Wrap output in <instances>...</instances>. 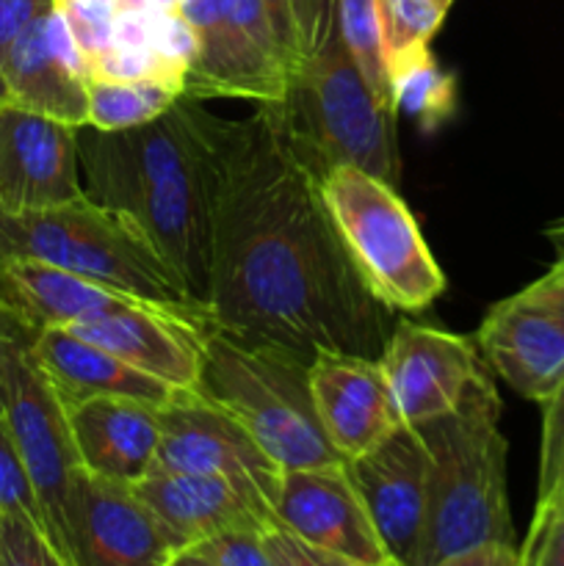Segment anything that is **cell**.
<instances>
[{
    "instance_id": "18",
    "label": "cell",
    "mask_w": 564,
    "mask_h": 566,
    "mask_svg": "<svg viewBox=\"0 0 564 566\" xmlns=\"http://www.w3.org/2000/svg\"><path fill=\"white\" fill-rule=\"evenodd\" d=\"M0 77L9 103L72 127L88 122V66L55 9L11 44Z\"/></svg>"
},
{
    "instance_id": "14",
    "label": "cell",
    "mask_w": 564,
    "mask_h": 566,
    "mask_svg": "<svg viewBox=\"0 0 564 566\" xmlns=\"http://www.w3.org/2000/svg\"><path fill=\"white\" fill-rule=\"evenodd\" d=\"M274 520L318 551L365 566H396L343 464L282 470Z\"/></svg>"
},
{
    "instance_id": "29",
    "label": "cell",
    "mask_w": 564,
    "mask_h": 566,
    "mask_svg": "<svg viewBox=\"0 0 564 566\" xmlns=\"http://www.w3.org/2000/svg\"><path fill=\"white\" fill-rule=\"evenodd\" d=\"M0 509H3V514H9V517L31 520L36 528H42L44 534H48L42 506H39L36 492H33L28 470L25 464H22L20 451H17L14 437H11L3 415H0Z\"/></svg>"
},
{
    "instance_id": "28",
    "label": "cell",
    "mask_w": 564,
    "mask_h": 566,
    "mask_svg": "<svg viewBox=\"0 0 564 566\" xmlns=\"http://www.w3.org/2000/svg\"><path fill=\"white\" fill-rule=\"evenodd\" d=\"M288 72L337 22V0H263Z\"/></svg>"
},
{
    "instance_id": "43",
    "label": "cell",
    "mask_w": 564,
    "mask_h": 566,
    "mask_svg": "<svg viewBox=\"0 0 564 566\" xmlns=\"http://www.w3.org/2000/svg\"><path fill=\"white\" fill-rule=\"evenodd\" d=\"M169 566H177V564H175V562H171V564H169Z\"/></svg>"
},
{
    "instance_id": "25",
    "label": "cell",
    "mask_w": 564,
    "mask_h": 566,
    "mask_svg": "<svg viewBox=\"0 0 564 566\" xmlns=\"http://www.w3.org/2000/svg\"><path fill=\"white\" fill-rule=\"evenodd\" d=\"M182 94L158 81H88V122L97 130H127L158 119Z\"/></svg>"
},
{
    "instance_id": "41",
    "label": "cell",
    "mask_w": 564,
    "mask_h": 566,
    "mask_svg": "<svg viewBox=\"0 0 564 566\" xmlns=\"http://www.w3.org/2000/svg\"><path fill=\"white\" fill-rule=\"evenodd\" d=\"M0 103H6V86H3V77H0Z\"/></svg>"
},
{
    "instance_id": "6",
    "label": "cell",
    "mask_w": 564,
    "mask_h": 566,
    "mask_svg": "<svg viewBox=\"0 0 564 566\" xmlns=\"http://www.w3.org/2000/svg\"><path fill=\"white\" fill-rule=\"evenodd\" d=\"M307 365L291 352L210 326L197 392L238 420L282 470L343 464L315 418Z\"/></svg>"
},
{
    "instance_id": "26",
    "label": "cell",
    "mask_w": 564,
    "mask_h": 566,
    "mask_svg": "<svg viewBox=\"0 0 564 566\" xmlns=\"http://www.w3.org/2000/svg\"><path fill=\"white\" fill-rule=\"evenodd\" d=\"M387 75L412 55L429 50L431 36L448 14L442 0H376Z\"/></svg>"
},
{
    "instance_id": "10",
    "label": "cell",
    "mask_w": 564,
    "mask_h": 566,
    "mask_svg": "<svg viewBox=\"0 0 564 566\" xmlns=\"http://www.w3.org/2000/svg\"><path fill=\"white\" fill-rule=\"evenodd\" d=\"M158 470L221 479L274 514L282 468L238 420L199 396L180 390L160 407Z\"/></svg>"
},
{
    "instance_id": "8",
    "label": "cell",
    "mask_w": 564,
    "mask_h": 566,
    "mask_svg": "<svg viewBox=\"0 0 564 566\" xmlns=\"http://www.w3.org/2000/svg\"><path fill=\"white\" fill-rule=\"evenodd\" d=\"M0 415L9 426L55 551L70 558V503L81 473L64 403L33 359L31 346H17L6 365Z\"/></svg>"
},
{
    "instance_id": "16",
    "label": "cell",
    "mask_w": 564,
    "mask_h": 566,
    "mask_svg": "<svg viewBox=\"0 0 564 566\" xmlns=\"http://www.w3.org/2000/svg\"><path fill=\"white\" fill-rule=\"evenodd\" d=\"M182 17L197 36V55L182 94L194 99L236 97L258 105L280 103L288 72L249 39L232 0H182Z\"/></svg>"
},
{
    "instance_id": "17",
    "label": "cell",
    "mask_w": 564,
    "mask_h": 566,
    "mask_svg": "<svg viewBox=\"0 0 564 566\" xmlns=\"http://www.w3.org/2000/svg\"><path fill=\"white\" fill-rule=\"evenodd\" d=\"M208 329L138 298L116 302L94 318L70 326L77 337L175 390H197Z\"/></svg>"
},
{
    "instance_id": "42",
    "label": "cell",
    "mask_w": 564,
    "mask_h": 566,
    "mask_svg": "<svg viewBox=\"0 0 564 566\" xmlns=\"http://www.w3.org/2000/svg\"><path fill=\"white\" fill-rule=\"evenodd\" d=\"M442 3H446V6H448V9H451V3H453V0H442Z\"/></svg>"
},
{
    "instance_id": "11",
    "label": "cell",
    "mask_w": 564,
    "mask_h": 566,
    "mask_svg": "<svg viewBox=\"0 0 564 566\" xmlns=\"http://www.w3.org/2000/svg\"><path fill=\"white\" fill-rule=\"evenodd\" d=\"M393 415L401 426H424L451 412L487 370L470 337L396 321L379 354Z\"/></svg>"
},
{
    "instance_id": "35",
    "label": "cell",
    "mask_w": 564,
    "mask_h": 566,
    "mask_svg": "<svg viewBox=\"0 0 564 566\" xmlns=\"http://www.w3.org/2000/svg\"><path fill=\"white\" fill-rule=\"evenodd\" d=\"M265 551H269L271 564L274 566H365L357 562H348V558L335 556V553L318 551V547L307 545L299 536L288 534L280 525H271L263 531Z\"/></svg>"
},
{
    "instance_id": "1",
    "label": "cell",
    "mask_w": 564,
    "mask_h": 566,
    "mask_svg": "<svg viewBox=\"0 0 564 566\" xmlns=\"http://www.w3.org/2000/svg\"><path fill=\"white\" fill-rule=\"evenodd\" d=\"M210 324L302 359H379L396 318L335 230L321 180L288 149L265 105L236 119L213 224Z\"/></svg>"
},
{
    "instance_id": "20",
    "label": "cell",
    "mask_w": 564,
    "mask_h": 566,
    "mask_svg": "<svg viewBox=\"0 0 564 566\" xmlns=\"http://www.w3.org/2000/svg\"><path fill=\"white\" fill-rule=\"evenodd\" d=\"M77 459L86 473L136 486L155 470L160 407L138 398L97 396L64 407Z\"/></svg>"
},
{
    "instance_id": "39",
    "label": "cell",
    "mask_w": 564,
    "mask_h": 566,
    "mask_svg": "<svg viewBox=\"0 0 564 566\" xmlns=\"http://www.w3.org/2000/svg\"><path fill=\"white\" fill-rule=\"evenodd\" d=\"M149 11H177L182 0H147Z\"/></svg>"
},
{
    "instance_id": "36",
    "label": "cell",
    "mask_w": 564,
    "mask_h": 566,
    "mask_svg": "<svg viewBox=\"0 0 564 566\" xmlns=\"http://www.w3.org/2000/svg\"><path fill=\"white\" fill-rule=\"evenodd\" d=\"M53 9L55 0H0V64L11 44Z\"/></svg>"
},
{
    "instance_id": "21",
    "label": "cell",
    "mask_w": 564,
    "mask_h": 566,
    "mask_svg": "<svg viewBox=\"0 0 564 566\" xmlns=\"http://www.w3.org/2000/svg\"><path fill=\"white\" fill-rule=\"evenodd\" d=\"M133 490L186 551L230 531H265L276 525L269 509L210 475L155 468Z\"/></svg>"
},
{
    "instance_id": "12",
    "label": "cell",
    "mask_w": 564,
    "mask_h": 566,
    "mask_svg": "<svg viewBox=\"0 0 564 566\" xmlns=\"http://www.w3.org/2000/svg\"><path fill=\"white\" fill-rule=\"evenodd\" d=\"M186 547L136 490L81 470L70 503L72 566H169Z\"/></svg>"
},
{
    "instance_id": "37",
    "label": "cell",
    "mask_w": 564,
    "mask_h": 566,
    "mask_svg": "<svg viewBox=\"0 0 564 566\" xmlns=\"http://www.w3.org/2000/svg\"><path fill=\"white\" fill-rule=\"evenodd\" d=\"M435 566H520V551L514 545H481Z\"/></svg>"
},
{
    "instance_id": "13",
    "label": "cell",
    "mask_w": 564,
    "mask_h": 566,
    "mask_svg": "<svg viewBox=\"0 0 564 566\" xmlns=\"http://www.w3.org/2000/svg\"><path fill=\"white\" fill-rule=\"evenodd\" d=\"M86 197L77 127L0 103V210L31 213Z\"/></svg>"
},
{
    "instance_id": "27",
    "label": "cell",
    "mask_w": 564,
    "mask_h": 566,
    "mask_svg": "<svg viewBox=\"0 0 564 566\" xmlns=\"http://www.w3.org/2000/svg\"><path fill=\"white\" fill-rule=\"evenodd\" d=\"M337 31L348 55L357 64L374 97L393 111L390 75H387L385 48H382V28L376 0H337ZM396 114V111H393Z\"/></svg>"
},
{
    "instance_id": "4",
    "label": "cell",
    "mask_w": 564,
    "mask_h": 566,
    "mask_svg": "<svg viewBox=\"0 0 564 566\" xmlns=\"http://www.w3.org/2000/svg\"><path fill=\"white\" fill-rule=\"evenodd\" d=\"M265 111L288 149L318 180L337 166H354L396 186V114L374 97L359 75L337 22L288 72L285 94Z\"/></svg>"
},
{
    "instance_id": "44",
    "label": "cell",
    "mask_w": 564,
    "mask_h": 566,
    "mask_svg": "<svg viewBox=\"0 0 564 566\" xmlns=\"http://www.w3.org/2000/svg\"><path fill=\"white\" fill-rule=\"evenodd\" d=\"M562 241H564V235H562Z\"/></svg>"
},
{
    "instance_id": "31",
    "label": "cell",
    "mask_w": 564,
    "mask_h": 566,
    "mask_svg": "<svg viewBox=\"0 0 564 566\" xmlns=\"http://www.w3.org/2000/svg\"><path fill=\"white\" fill-rule=\"evenodd\" d=\"M542 446L540 481H536V506H547L564 492V385L542 401Z\"/></svg>"
},
{
    "instance_id": "30",
    "label": "cell",
    "mask_w": 564,
    "mask_h": 566,
    "mask_svg": "<svg viewBox=\"0 0 564 566\" xmlns=\"http://www.w3.org/2000/svg\"><path fill=\"white\" fill-rule=\"evenodd\" d=\"M86 66L114 42L116 0H55Z\"/></svg>"
},
{
    "instance_id": "40",
    "label": "cell",
    "mask_w": 564,
    "mask_h": 566,
    "mask_svg": "<svg viewBox=\"0 0 564 566\" xmlns=\"http://www.w3.org/2000/svg\"><path fill=\"white\" fill-rule=\"evenodd\" d=\"M3 523H6V514L3 509H0V542H3Z\"/></svg>"
},
{
    "instance_id": "2",
    "label": "cell",
    "mask_w": 564,
    "mask_h": 566,
    "mask_svg": "<svg viewBox=\"0 0 564 566\" xmlns=\"http://www.w3.org/2000/svg\"><path fill=\"white\" fill-rule=\"evenodd\" d=\"M232 127L236 119L210 114L202 99L186 94L138 127L111 133L77 127L86 197L130 219L205 310Z\"/></svg>"
},
{
    "instance_id": "3",
    "label": "cell",
    "mask_w": 564,
    "mask_h": 566,
    "mask_svg": "<svg viewBox=\"0 0 564 566\" xmlns=\"http://www.w3.org/2000/svg\"><path fill=\"white\" fill-rule=\"evenodd\" d=\"M501 412L495 381L484 370L451 412L415 426L429 453L426 520L415 566H435L481 545H514Z\"/></svg>"
},
{
    "instance_id": "34",
    "label": "cell",
    "mask_w": 564,
    "mask_h": 566,
    "mask_svg": "<svg viewBox=\"0 0 564 566\" xmlns=\"http://www.w3.org/2000/svg\"><path fill=\"white\" fill-rule=\"evenodd\" d=\"M210 566H274L265 551L263 531H230L191 547Z\"/></svg>"
},
{
    "instance_id": "24",
    "label": "cell",
    "mask_w": 564,
    "mask_h": 566,
    "mask_svg": "<svg viewBox=\"0 0 564 566\" xmlns=\"http://www.w3.org/2000/svg\"><path fill=\"white\" fill-rule=\"evenodd\" d=\"M393 111L418 122L420 130L435 133L457 114V81L442 70L431 50L412 55L390 72Z\"/></svg>"
},
{
    "instance_id": "22",
    "label": "cell",
    "mask_w": 564,
    "mask_h": 566,
    "mask_svg": "<svg viewBox=\"0 0 564 566\" xmlns=\"http://www.w3.org/2000/svg\"><path fill=\"white\" fill-rule=\"evenodd\" d=\"M31 352L64 407L97 396H125L164 407L180 392L59 326L39 332Z\"/></svg>"
},
{
    "instance_id": "33",
    "label": "cell",
    "mask_w": 564,
    "mask_h": 566,
    "mask_svg": "<svg viewBox=\"0 0 564 566\" xmlns=\"http://www.w3.org/2000/svg\"><path fill=\"white\" fill-rule=\"evenodd\" d=\"M520 566H564V492L547 506L534 509Z\"/></svg>"
},
{
    "instance_id": "9",
    "label": "cell",
    "mask_w": 564,
    "mask_h": 566,
    "mask_svg": "<svg viewBox=\"0 0 564 566\" xmlns=\"http://www.w3.org/2000/svg\"><path fill=\"white\" fill-rule=\"evenodd\" d=\"M476 346L487 368L529 401H547L564 385V241L540 280L492 304Z\"/></svg>"
},
{
    "instance_id": "38",
    "label": "cell",
    "mask_w": 564,
    "mask_h": 566,
    "mask_svg": "<svg viewBox=\"0 0 564 566\" xmlns=\"http://www.w3.org/2000/svg\"><path fill=\"white\" fill-rule=\"evenodd\" d=\"M175 564H177V566H210L208 562H205L202 556H197V553H191V551L180 553V556L175 558Z\"/></svg>"
},
{
    "instance_id": "23",
    "label": "cell",
    "mask_w": 564,
    "mask_h": 566,
    "mask_svg": "<svg viewBox=\"0 0 564 566\" xmlns=\"http://www.w3.org/2000/svg\"><path fill=\"white\" fill-rule=\"evenodd\" d=\"M0 296L33 332L70 329L130 298L39 260H0Z\"/></svg>"
},
{
    "instance_id": "5",
    "label": "cell",
    "mask_w": 564,
    "mask_h": 566,
    "mask_svg": "<svg viewBox=\"0 0 564 566\" xmlns=\"http://www.w3.org/2000/svg\"><path fill=\"white\" fill-rule=\"evenodd\" d=\"M0 260H39L199 326H213L208 310L186 291L144 232L88 197L31 213L0 210Z\"/></svg>"
},
{
    "instance_id": "32",
    "label": "cell",
    "mask_w": 564,
    "mask_h": 566,
    "mask_svg": "<svg viewBox=\"0 0 564 566\" xmlns=\"http://www.w3.org/2000/svg\"><path fill=\"white\" fill-rule=\"evenodd\" d=\"M0 566H70L55 551L42 528L22 517H9L3 523V542H0Z\"/></svg>"
},
{
    "instance_id": "7",
    "label": "cell",
    "mask_w": 564,
    "mask_h": 566,
    "mask_svg": "<svg viewBox=\"0 0 564 566\" xmlns=\"http://www.w3.org/2000/svg\"><path fill=\"white\" fill-rule=\"evenodd\" d=\"M321 197L348 258L387 310L420 313L446 291V274L393 182L337 166L321 180Z\"/></svg>"
},
{
    "instance_id": "19",
    "label": "cell",
    "mask_w": 564,
    "mask_h": 566,
    "mask_svg": "<svg viewBox=\"0 0 564 566\" xmlns=\"http://www.w3.org/2000/svg\"><path fill=\"white\" fill-rule=\"evenodd\" d=\"M315 418L343 459L379 446L396 426L379 359L321 352L307 365Z\"/></svg>"
},
{
    "instance_id": "15",
    "label": "cell",
    "mask_w": 564,
    "mask_h": 566,
    "mask_svg": "<svg viewBox=\"0 0 564 566\" xmlns=\"http://www.w3.org/2000/svg\"><path fill=\"white\" fill-rule=\"evenodd\" d=\"M346 473L396 566H415L426 520L429 453L412 426H396L379 446L348 459Z\"/></svg>"
}]
</instances>
